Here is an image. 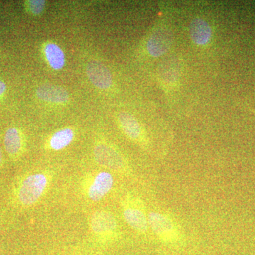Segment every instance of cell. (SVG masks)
<instances>
[{
    "mask_svg": "<svg viewBox=\"0 0 255 255\" xmlns=\"http://www.w3.org/2000/svg\"><path fill=\"white\" fill-rule=\"evenodd\" d=\"M53 175L40 171L23 177L16 191L17 204L21 208H30L39 202L49 189Z\"/></svg>",
    "mask_w": 255,
    "mask_h": 255,
    "instance_id": "6da1fadb",
    "label": "cell"
},
{
    "mask_svg": "<svg viewBox=\"0 0 255 255\" xmlns=\"http://www.w3.org/2000/svg\"><path fill=\"white\" fill-rule=\"evenodd\" d=\"M94 159L100 167L110 172L132 177V170L125 157L117 148L107 142H97L94 147Z\"/></svg>",
    "mask_w": 255,
    "mask_h": 255,
    "instance_id": "7a4b0ae2",
    "label": "cell"
},
{
    "mask_svg": "<svg viewBox=\"0 0 255 255\" xmlns=\"http://www.w3.org/2000/svg\"><path fill=\"white\" fill-rule=\"evenodd\" d=\"M124 221L134 231L146 234L150 231L148 214L143 201L138 196L127 194L121 203Z\"/></svg>",
    "mask_w": 255,
    "mask_h": 255,
    "instance_id": "3957f363",
    "label": "cell"
},
{
    "mask_svg": "<svg viewBox=\"0 0 255 255\" xmlns=\"http://www.w3.org/2000/svg\"><path fill=\"white\" fill-rule=\"evenodd\" d=\"M148 223L150 229L160 241L166 243L182 241V229L170 214L159 211H150L148 214Z\"/></svg>",
    "mask_w": 255,
    "mask_h": 255,
    "instance_id": "277c9868",
    "label": "cell"
},
{
    "mask_svg": "<svg viewBox=\"0 0 255 255\" xmlns=\"http://www.w3.org/2000/svg\"><path fill=\"white\" fill-rule=\"evenodd\" d=\"M114 178L108 171H99L87 175L82 182V191L92 201L103 199L114 187Z\"/></svg>",
    "mask_w": 255,
    "mask_h": 255,
    "instance_id": "5b68a950",
    "label": "cell"
},
{
    "mask_svg": "<svg viewBox=\"0 0 255 255\" xmlns=\"http://www.w3.org/2000/svg\"><path fill=\"white\" fill-rule=\"evenodd\" d=\"M90 226L93 236L100 241H112L119 235L117 219L112 213L105 210H98L92 214Z\"/></svg>",
    "mask_w": 255,
    "mask_h": 255,
    "instance_id": "8992f818",
    "label": "cell"
},
{
    "mask_svg": "<svg viewBox=\"0 0 255 255\" xmlns=\"http://www.w3.org/2000/svg\"><path fill=\"white\" fill-rule=\"evenodd\" d=\"M119 127L122 132L132 141L145 145V134L140 124L137 119L128 112H121L118 115Z\"/></svg>",
    "mask_w": 255,
    "mask_h": 255,
    "instance_id": "52a82bcc",
    "label": "cell"
},
{
    "mask_svg": "<svg viewBox=\"0 0 255 255\" xmlns=\"http://www.w3.org/2000/svg\"><path fill=\"white\" fill-rule=\"evenodd\" d=\"M172 40V32L167 28H159L152 33L147 41V52L155 58L162 56L170 48Z\"/></svg>",
    "mask_w": 255,
    "mask_h": 255,
    "instance_id": "ba28073f",
    "label": "cell"
},
{
    "mask_svg": "<svg viewBox=\"0 0 255 255\" xmlns=\"http://www.w3.org/2000/svg\"><path fill=\"white\" fill-rule=\"evenodd\" d=\"M86 73L92 85L102 90L110 88L113 82L112 73L103 63L91 61L87 65Z\"/></svg>",
    "mask_w": 255,
    "mask_h": 255,
    "instance_id": "9c48e42d",
    "label": "cell"
},
{
    "mask_svg": "<svg viewBox=\"0 0 255 255\" xmlns=\"http://www.w3.org/2000/svg\"><path fill=\"white\" fill-rule=\"evenodd\" d=\"M40 100L53 104H65L70 100V95L63 87L53 85H43L36 90Z\"/></svg>",
    "mask_w": 255,
    "mask_h": 255,
    "instance_id": "30bf717a",
    "label": "cell"
},
{
    "mask_svg": "<svg viewBox=\"0 0 255 255\" xmlns=\"http://www.w3.org/2000/svg\"><path fill=\"white\" fill-rule=\"evenodd\" d=\"M189 33L193 43L197 46H205L211 41L212 29L205 20L196 18L190 23Z\"/></svg>",
    "mask_w": 255,
    "mask_h": 255,
    "instance_id": "8fae6325",
    "label": "cell"
},
{
    "mask_svg": "<svg viewBox=\"0 0 255 255\" xmlns=\"http://www.w3.org/2000/svg\"><path fill=\"white\" fill-rule=\"evenodd\" d=\"M4 147L11 158L16 159L21 155L24 147L22 133L16 128H10L4 135Z\"/></svg>",
    "mask_w": 255,
    "mask_h": 255,
    "instance_id": "7c38bea8",
    "label": "cell"
},
{
    "mask_svg": "<svg viewBox=\"0 0 255 255\" xmlns=\"http://www.w3.org/2000/svg\"><path fill=\"white\" fill-rule=\"evenodd\" d=\"M75 133L73 129L65 128L54 132L48 140V147L50 150L60 151L63 150L71 144L75 139Z\"/></svg>",
    "mask_w": 255,
    "mask_h": 255,
    "instance_id": "4fadbf2b",
    "label": "cell"
},
{
    "mask_svg": "<svg viewBox=\"0 0 255 255\" xmlns=\"http://www.w3.org/2000/svg\"><path fill=\"white\" fill-rule=\"evenodd\" d=\"M45 55L50 67L55 70H61L65 63V53L60 46L53 43L46 45L44 48Z\"/></svg>",
    "mask_w": 255,
    "mask_h": 255,
    "instance_id": "5bb4252c",
    "label": "cell"
},
{
    "mask_svg": "<svg viewBox=\"0 0 255 255\" xmlns=\"http://www.w3.org/2000/svg\"><path fill=\"white\" fill-rule=\"evenodd\" d=\"M46 1L43 0H30L27 1L28 8L30 12L33 15H40L46 7Z\"/></svg>",
    "mask_w": 255,
    "mask_h": 255,
    "instance_id": "9a60e30c",
    "label": "cell"
},
{
    "mask_svg": "<svg viewBox=\"0 0 255 255\" xmlns=\"http://www.w3.org/2000/svg\"><path fill=\"white\" fill-rule=\"evenodd\" d=\"M6 90V85L4 82L0 80V96L4 95Z\"/></svg>",
    "mask_w": 255,
    "mask_h": 255,
    "instance_id": "2e32d148",
    "label": "cell"
},
{
    "mask_svg": "<svg viewBox=\"0 0 255 255\" xmlns=\"http://www.w3.org/2000/svg\"><path fill=\"white\" fill-rule=\"evenodd\" d=\"M3 164V154L2 150H1V146H0V167Z\"/></svg>",
    "mask_w": 255,
    "mask_h": 255,
    "instance_id": "e0dca14e",
    "label": "cell"
}]
</instances>
